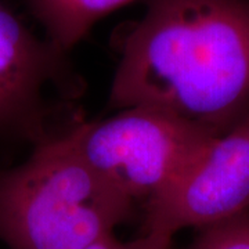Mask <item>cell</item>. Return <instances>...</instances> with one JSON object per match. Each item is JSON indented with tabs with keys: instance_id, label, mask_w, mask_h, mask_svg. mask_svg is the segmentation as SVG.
<instances>
[{
	"instance_id": "1",
	"label": "cell",
	"mask_w": 249,
	"mask_h": 249,
	"mask_svg": "<svg viewBox=\"0 0 249 249\" xmlns=\"http://www.w3.org/2000/svg\"><path fill=\"white\" fill-rule=\"evenodd\" d=\"M107 107L162 109L212 136L249 118V0H147Z\"/></svg>"
},
{
	"instance_id": "2",
	"label": "cell",
	"mask_w": 249,
	"mask_h": 249,
	"mask_svg": "<svg viewBox=\"0 0 249 249\" xmlns=\"http://www.w3.org/2000/svg\"><path fill=\"white\" fill-rule=\"evenodd\" d=\"M70 130L0 166V241L10 249H86L132 217L136 202L90 168Z\"/></svg>"
},
{
	"instance_id": "3",
	"label": "cell",
	"mask_w": 249,
	"mask_h": 249,
	"mask_svg": "<svg viewBox=\"0 0 249 249\" xmlns=\"http://www.w3.org/2000/svg\"><path fill=\"white\" fill-rule=\"evenodd\" d=\"M72 140L91 169L133 202L151 199L217 137L166 111L129 107L83 122Z\"/></svg>"
},
{
	"instance_id": "4",
	"label": "cell",
	"mask_w": 249,
	"mask_h": 249,
	"mask_svg": "<svg viewBox=\"0 0 249 249\" xmlns=\"http://www.w3.org/2000/svg\"><path fill=\"white\" fill-rule=\"evenodd\" d=\"M83 90L68 54L0 0V154L67 133L80 122L72 103Z\"/></svg>"
},
{
	"instance_id": "5",
	"label": "cell",
	"mask_w": 249,
	"mask_h": 249,
	"mask_svg": "<svg viewBox=\"0 0 249 249\" xmlns=\"http://www.w3.org/2000/svg\"><path fill=\"white\" fill-rule=\"evenodd\" d=\"M249 212V118L213 137L160 194L145 202L144 232L173 237Z\"/></svg>"
},
{
	"instance_id": "6",
	"label": "cell",
	"mask_w": 249,
	"mask_h": 249,
	"mask_svg": "<svg viewBox=\"0 0 249 249\" xmlns=\"http://www.w3.org/2000/svg\"><path fill=\"white\" fill-rule=\"evenodd\" d=\"M136 0H25L43 36L70 53L100 19Z\"/></svg>"
},
{
	"instance_id": "7",
	"label": "cell",
	"mask_w": 249,
	"mask_h": 249,
	"mask_svg": "<svg viewBox=\"0 0 249 249\" xmlns=\"http://www.w3.org/2000/svg\"><path fill=\"white\" fill-rule=\"evenodd\" d=\"M186 249H249V212L201 229Z\"/></svg>"
},
{
	"instance_id": "8",
	"label": "cell",
	"mask_w": 249,
	"mask_h": 249,
	"mask_svg": "<svg viewBox=\"0 0 249 249\" xmlns=\"http://www.w3.org/2000/svg\"><path fill=\"white\" fill-rule=\"evenodd\" d=\"M86 249H175L173 237L160 232H142V237L133 241L116 240L114 234L101 238Z\"/></svg>"
}]
</instances>
